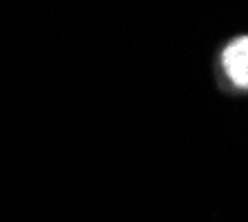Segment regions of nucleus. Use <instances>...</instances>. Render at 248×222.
<instances>
[{
  "mask_svg": "<svg viewBox=\"0 0 248 222\" xmlns=\"http://www.w3.org/2000/svg\"><path fill=\"white\" fill-rule=\"evenodd\" d=\"M222 65L235 87L248 89V36L232 40L224 49Z\"/></svg>",
  "mask_w": 248,
  "mask_h": 222,
  "instance_id": "obj_1",
  "label": "nucleus"
}]
</instances>
